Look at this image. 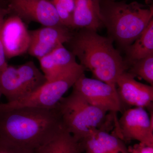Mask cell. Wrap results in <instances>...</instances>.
Wrapping results in <instances>:
<instances>
[{"label": "cell", "mask_w": 153, "mask_h": 153, "mask_svg": "<svg viewBox=\"0 0 153 153\" xmlns=\"http://www.w3.org/2000/svg\"><path fill=\"white\" fill-rule=\"evenodd\" d=\"M79 143L85 153H129L120 138L102 128L91 133Z\"/></svg>", "instance_id": "obj_14"}, {"label": "cell", "mask_w": 153, "mask_h": 153, "mask_svg": "<svg viewBox=\"0 0 153 153\" xmlns=\"http://www.w3.org/2000/svg\"><path fill=\"white\" fill-rule=\"evenodd\" d=\"M134 42L124 49L126 62L139 60L153 54V19Z\"/></svg>", "instance_id": "obj_17"}, {"label": "cell", "mask_w": 153, "mask_h": 153, "mask_svg": "<svg viewBox=\"0 0 153 153\" xmlns=\"http://www.w3.org/2000/svg\"><path fill=\"white\" fill-rule=\"evenodd\" d=\"M8 10L6 6H0V70L8 66L2 38V27L6 17L9 15Z\"/></svg>", "instance_id": "obj_21"}, {"label": "cell", "mask_w": 153, "mask_h": 153, "mask_svg": "<svg viewBox=\"0 0 153 153\" xmlns=\"http://www.w3.org/2000/svg\"><path fill=\"white\" fill-rule=\"evenodd\" d=\"M72 30L90 29L97 31L103 26L99 0H75Z\"/></svg>", "instance_id": "obj_15"}, {"label": "cell", "mask_w": 153, "mask_h": 153, "mask_svg": "<svg viewBox=\"0 0 153 153\" xmlns=\"http://www.w3.org/2000/svg\"><path fill=\"white\" fill-rule=\"evenodd\" d=\"M47 82L43 72L33 61L18 67L8 65L0 70V91L7 102L25 98Z\"/></svg>", "instance_id": "obj_6"}, {"label": "cell", "mask_w": 153, "mask_h": 153, "mask_svg": "<svg viewBox=\"0 0 153 153\" xmlns=\"http://www.w3.org/2000/svg\"><path fill=\"white\" fill-rule=\"evenodd\" d=\"M63 128L79 142L91 133L102 128L106 118L105 111L91 104L72 90L57 105Z\"/></svg>", "instance_id": "obj_4"}, {"label": "cell", "mask_w": 153, "mask_h": 153, "mask_svg": "<svg viewBox=\"0 0 153 153\" xmlns=\"http://www.w3.org/2000/svg\"><path fill=\"white\" fill-rule=\"evenodd\" d=\"M85 70L82 65L78 64L57 79L47 81L25 98L13 102L0 104V111L23 107L54 108Z\"/></svg>", "instance_id": "obj_5"}, {"label": "cell", "mask_w": 153, "mask_h": 153, "mask_svg": "<svg viewBox=\"0 0 153 153\" xmlns=\"http://www.w3.org/2000/svg\"><path fill=\"white\" fill-rule=\"evenodd\" d=\"M2 95V94L1 92V91H0V98H1V96Z\"/></svg>", "instance_id": "obj_24"}, {"label": "cell", "mask_w": 153, "mask_h": 153, "mask_svg": "<svg viewBox=\"0 0 153 153\" xmlns=\"http://www.w3.org/2000/svg\"><path fill=\"white\" fill-rule=\"evenodd\" d=\"M57 107L0 111V138L36 150L63 129Z\"/></svg>", "instance_id": "obj_1"}, {"label": "cell", "mask_w": 153, "mask_h": 153, "mask_svg": "<svg viewBox=\"0 0 153 153\" xmlns=\"http://www.w3.org/2000/svg\"><path fill=\"white\" fill-rule=\"evenodd\" d=\"M0 153H36V150L0 138Z\"/></svg>", "instance_id": "obj_20"}, {"label": "cell", "mask_w": 153, "mask_h": 153, "mask_svg": "<svg viewBox=\"0 0 153 153\" xmlns=\"http://www.w3.org/2000/svg\"><path fill=\"white\" fill-rule=\"evenodd\" d=\"M48 1L53 5L57 11L61 24L72 30L75 0Z\"/></svg>", "instance_id": "obj_19"}, {"label": "cell", "mask_w": 153, "mask_h": 153, "mask_svg": "<svg viewBox=\"0 0 153 153\" xmlns=\"http://www.w3.org/2000/svg\"><path fill=\"white\" fill-rule=\"evenodd\" d=\"M79 153H81V152H79Z\"/></svg>", "instance_id": "obj_25"}, {"label": "cell", "mask_w": 153, "mask_h": 153, "mask_svg": "<svg viewBox=\"0 0 153 153\" xmlns=\"http://www.w3.org/2000/svg\"><path fill=\"white\" fill-rule=\"evenodd\" d=\"M38 60L47 81L57 79L79 64L76 62L75 55L63 45Z\"/></svg>", "instance_id": "obj_13"}, {"label": "cell", "mask_w": 153, "mask_h": 153, "mask_svg": "<svg viewBox=\"0 0 153 153\" xmlns=\"http://www.w3.org/2000/svg\"><path fill=\"white\" fill-rule=\"evenodd\" d=\"M129 153H153V146L139 143L128 149Z\"/></svg>", "instance_id": "obj_22"}, {"label": "cell", "mask_w": 153, "mask_h": 153, "mask_svg": "<svg viewBox=\"0 0 153 153\" xmlns=\"http://www.w3.org/2000/svg\"><path fill=\"white\" fill-rule=\"evenodd\" d=\"M73 90L88 102L106 112L122 111L123 104L118 94L117 86L96 79L81 75L73 85Z\"/></svg>", "instance_id": "obj_7"}, {"label": "cell", "mask_w": 153, "mask_h": 153, "mask_svg": "<svg viewBox=\"0 0 153 153\" xmlns=\"http://www.w3.org/2000/svg\"><path fill=\"white\" fill-rule=\"evenodd\" d=\"M73 30L63 25L44 26L29 31L30 45L28 52L39 59L64 43H68L73 36Z\"/></svg>", "instance_id": "obj_10"}, {"label": "cell", "mask_w": 153, "mask_h": 153, "mask_svg": "<svg viewBox=\"0 0 153 153\" xmlns=\"http://www.w3.org/2000/svg\"><path fill=\"white\" fill-rule=\"evenodd\" d=\"M9 14L27 22H36L44 26L63 25L57 11L48 0H7Z\"/></svg>", "instance_id": "obj_9"}, {"label": "cell", "mask_w": 153, "mask_h": 153, "mask_svg": "<svg viewBox=\"0 0 153 153\" xmlns=\"http://www.w3.org/2000/svg\"><path fill=\"white\" fill-rule=\"evenodd\" d=\"M100 13L108 37L123 49L131 45L153 19L152 4L99 0Z\"/></svg>", "instance_id": "obj_3"}, {"label": "cell", "mask_w": 153, "mask_h": 153, "mask_svg": "<svg viewBox=\"0 0 153 153\" xmlns=\"http://www.w3.org/2000/svg\"><path fill=\"white\" fill-rule=\"evenodd\" d=\"M113 43L97 31L82 29L73 33L68 44L80 65L91 71L95 79L116 86L118 78L126 71L128 65Z\"/></svg>", "instance_id": "obj_2"}, {"label": "cell", "mask_w": 153, "mask_h": 153, "mask_svg": "<svg viewBox=\"0 0 153 153\" xmlns=\"http://www.w3.org/2000/svg\"><path fill=\"white\" fill-rule=\"evenodd\" d=\"M118 125L122 137L153 146V114L150 116L145 108L127 109L120 119Z\"/></svg>", "instance_id": "obj_8"}, {"label": "cell", "mask_w": 153, "mask_h": 153, "mask_svg": "<svg viewBox=\"0 0 153 153\" xmlns=\"http://www.w3.org/2000/svg\"><path fill=\"white\" fill-rule=\"evenodd\" d=\"M117 91L121 102L134 107L153 110V86L137 81L132 75L124 71L117 80Z\"/></svg>", "instance_id": "obj_12"}, {"label": "cell", "mask_w": 153, "mask_h": 153, "mask_svg": "<svg viewBox=\"0 0 153 153\" xmlns=\"http://www.w3.org/2000/svg\"><path fill=\"white\" fill-rule=\"evenodd\" d=\"M6 17L2 27V38L7 59L22 55L28 52L30 37L24 21L16 15Z\"/></svg>", "instance_id": "obj_11"}, {"label": "cell", "mask_w": 153, "mask_h": 153, "mask_svg": "<svg viewBox=\"0 0 153 153\" xmlns=\"http://www.w3.org/2000/svg\"><path fill=\"white\" fill-rule=\"evenodd\" d=\"M36 153L82 152L79 143L64 128L55 137L36 150Z\"/></svg>", "instance_id": "obj_16"}, {"label": "cell", "mask_w": 153, "mask_h": 153, "mask_svg": "<svg viewBox=\"0 0 153 153\" xmlns=\"http://www.w3.org/2000/svg\"><path fill=\"white\" fill-rule=\"evenodd\" d=\"M126 72L143 79L153 86V54L139 60L127 62Z\"/></svg>", "instance_id": "obj_18"}, {"label": "cell", "mask_w": 153, "mask_h": 153, "mask_svg": "<svg viewBox=\"0 0 153 153\" xmlns=\"http://www.w3.org/2000/svg\"><path fill=\"white\" fill-rule=\"evenodd\" d=\"M0 6L7 7V0H0Z\"/></svg>", "instance_id": "obj_23"}]
</instances>
